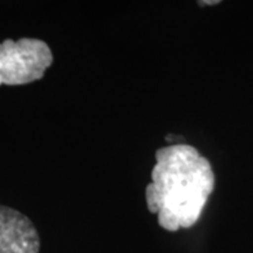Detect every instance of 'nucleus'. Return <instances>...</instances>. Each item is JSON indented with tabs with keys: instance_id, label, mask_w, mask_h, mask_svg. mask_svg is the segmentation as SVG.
<instances>
[{
	"instance_id": "nucleus-4",
	"label": "nucleus",
	"mask_w": 253,
	"mask_h": 253,
	"mask_svg": "<svg viewBox=\"0 0 253 253\" xmlns=\"http://www.w3.org/2000/svg\"><path fill=\"white\" fill-rule=\"evenodd\" d=\"M199 5H216V4H219V1H198Z\"/></svg>"
},
{
	"instance_id": "nucleus-1",
	"label": "nucleus",
	"mask_w": 253,
	"mask_h": 253,
	"mask_svg": "<svg viewBox=\"0 0 253 253\" xmlns=\"http://www.w3.org/2000/svg\"><path fill=\"white\" fill-rule=\"evenodd\" d=\"M155 158L151 183L145 188L148 210L167 231L194 226L214 188L210 162L189 144L161 148Z\"/></svg>"
},
{
	"instance_id": "nucleus-2",
	"label": "nucleus",
	"mask_w": 253,
	"mask_h": 253,
	"mask_svg": "<svg viewBox=\"0 0 253 253\" xmlns=\"http://www.w3.org/2000/svg\"><path fill=\"white\" fill-rule=\"evenodd\" d=\"M54 60L43 40L21 38L0 42V86H21L40 80Z\"/></svg>"
},
{
	"instance_id": "nucleus-3",
	"label": "nucleus",
	"mask_w": 253,
	"mask_h": 253,
	"mask_svg": "<svg viewBox=\"0 0 253 253\" xmlns=\"http://www.w3.org/2000/svg\"><path fill=\"white\" fill-rule=\"evenodd\" d=\"M40 236L20 211L0 205V253H39Z\"/></svg>"
}]
</instances>
